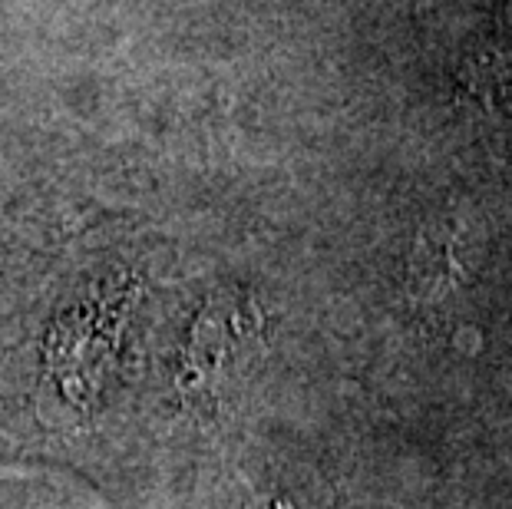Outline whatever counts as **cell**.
Masks as SVG:
<instances>
[{
  "instance_id": "cell-1",
  "label": "cell",
  "mask_w": 512,
  "mask_h": 509,
  "mask_svg": "<svg viewBox=\"0 0 512 509\" xmlns=\"http://www.w3.org/2000/svg\"><path fill=\"white\" fill-rule=\"evenodd\" d=\"M466 83H470V90L479 100L493 103L499 110H512V57L509 53H496V57L479 53Z\"/></svg>"
},
{
  "instance_id": "cell-2",
  "label": "cell",
  "mask_w": 512,
  "mask_h": 509,
  "mask_svg": "<svg viewBox=\"0 0 512 509\" xmlns=\"http://www.w3.org/2000/svg\"><path fill=\"white\" fill-rule=\"evenodd\" d=\"M261 509H294L291 503H268V506H261Z\"/></svg>"
}]
</instances>
